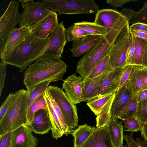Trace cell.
I'll list each match as a JSON object with an SVG mask.
<instances>
[{
	"label": "cell",
	"instance_id": "obj_16",
	"mask_svg": "<svg viewBox=\"0 0 147 147\" xmlns=\"http://www.w3.org/2000/svg\"><path fill=\"white\" fill-rule=\"evenodd\" d=\"M132 98L130 94L125 86L118 89L112 104L110 110L111 119H118V117Z\"/></svg>",
	"mask_w": 147,
	"mask_h": 147
},
{
	"label": "cell",
	"instance_id": "obj_6",
	"mask_svg": "<svg viewBox=\"0 0 147 147\" xmlns=\"http://www.w3.org/2000/svg\"><path fill=\"white\" fill-rule=\"evenodd\" d=\"M60 14H96L99 7L93 0H39Z\"/></svg>",
	"mask_w": 147,
	"mask_h": 147
},
{
	"label": "cell",
	"instance_id": "obj_9",
	"mask_svg": "<svg viewBox=\"0 0 147 147\" xmlns=\"http://www.w3.org/2000/svg\"><path fill=\"white\" fill-rule=\"evenodd\" d=\"M20 14L19 11V3L10 1L6 10L0 17V57L3 54L9 37L16 26L19 23Z\"/></svg>",
	"mask_w": 147,
	"mask_h": 147
},
{
	"label": "cell",
	"instance_id": "obj_22",
	"mask_svg": "<svg viewBox=\"0 0 147 147\" xmlns=\"http://www.w3.org/2000/svg\"><path fill=\"white\" fill-rule=\"evenodd\" d=\"M134 66V71L124 85L130 94L132 98L137 93L142 90L143 85V67L137 65Z\"/></svg>",
	"mask_w": 147,
	"mask_h": 147
},
{
	"label": "cell",
	"instance_id": "obj_29",
	"mask_svg": "<svg viewBox=\"0 0 147 147\" xmlns=\"http://www.w3.org/2000/svg\"><path fill=\"white\" fill-rule=\"evenodd\" d=\"M51 82L49 81L41 83L30 91L28 101V113L35 101L43 94L44 91L47 90Z\"/></svg>",
	"mask_w": 147,
	"mask_h": 147
},
{
	"label": "cell",
	"instance_id": "obj_31",
	"mask_svg": "<svg viewBox=\"0 0 147 147\" xmlns=\"http://www.w3.org/2000/svg\"><path fill=\"white\" fill-rule=\"evenodd\" d=\"M65 34L67 40L69 42H73L90 35L74 24L66 29Z\"/></svg>",
	"mask_w": 147,
	"mask_h": 147
},
{
	"label": "cell",
	"instance_id": "obj_26",
	"mask_svg": "<svg viewBox=\"0 0 147 147\" xmlns=\"http://www.w3.org/2000/svg\"><path fill=\"white\" fill-rule=\"evenodd\" d=\"M115 95V94L102 107L99 114L96 115V127L100 128L106 125L111 120L110 110Z\"/></svg>",
	"mask_w": 147,
	"mask_h": 147
},
{
	"label": "cell",
	"instance_id": "obj_41",
	"mask_svg": "<svg viewBox=\"0 0 147 147\" xmlns=\"http://www.w3.org/2000/svg\"><path fill=\"white\" fill-rule=\"evenodd\" d=\"M134 52L135 37L131 34L127 54L126 65H134Z\"/></svg>",
	"mask_w": 147,
	"mask_h": 147
},
{
	"label": "cell",
	"instance_id": "obj_46",
	"mask_svg": "<svg viewBox=\"0 0 147 147\" xmlns=\"http://www.w3.org/2000/svg\"><path fill=\"white\" fill-rule=\"evenodd\" d=\"M119 12L127 19L129 23L130 21L134 19L137 13V12L132 9L126 8H123Z\"/></svg>",
	"mask_w": 147,
	"mask_h": 147
},
{
	"label": "cell",
	"instance_id": "obj_13",
	"mask_svg": "<svg viewBox=\"0 0 147 147\" xmlns=\"http://www.w3.org/2000/svg\"><path fill=\"white\" fill-rule=\"evenodd\" d=\"M84 79L81 76L72 74L63 80L62 89L69 99L74 105L81 102Z\"/></svg>",
	"mask_w": 147,
	"mask_h": 147
},
{
	"label": "cell",
	"instance_id": "obj_15",
	"mask_svg": "<svg viewBox=\"0 0 147 147\" xmlns=\"http://www.w3.org/2000/svg\"><path fill=\"white\" fill-rule=\"evenodd\" d=\"M78 147H115L110 138L107 125L98 128Z\"/></svg>",
	"mask_w": 147,
	"mask_h": 147
},
{
	"label": "cell",
	"instance_id": "obj_34",
	"mask_svg": "<svg viewBox=\"0 0 147 147\" xmlns=\"http://www.w3.org/2000/svg\"><path fill=\"white\" fill-rule=\"evenodd\" d=\"M131 34L134 37H138L147 40V24L137 22L129 26Z\"/></svg>",
	"mask_w": 147,
	"mask_h": 147
},
{
	"label": "cell",
	"instance_id": "obj_40",
	"mask_svg": "<svg viewBox=\"0 0 147 147\" xmlns=\"http://www.w3.org/2000/svg\"><path fill=\"white\" fill-rule=\"evenodd\" d=\"M137 22L146 24L147 23V2H144L142 8L137 11L134 19L130 23L132 24Z\"/></svg>",
	"mask_w": 147,
	"mask_h": 147
},
{
	"label": "cell",
	"instance_id": "obj_12",
	"mask_svg": "<svg viewBox=\"0 0 147 147\" xmlns=\"http://www.w3.org/2000/svg\"><path fill=\"white\" fill-rule=\"evenodd\" d=\"M125 66L110 71L102 84L94 92L90 98L98 95L115 93L119 88L120 78Z\"/></svg>",
	"mask_w": 147,
	"mask_h": 147
},
{
	"label": "cell",
	"instance_id": "obj_27",
	"mask_svg": "<svg viewBox=\"0 0 147 147\" xmlns=\"http://www.w3.org/2000/svg\"><path fill=\"white\" fill-rule=\"evenodd\" d=\"M115 93L97 96L88 100L87 104L96 116L99 114L102 107Z\"/></svg>",
	"mask_w": 147,
	"mask_h": 147
},
{
	"label": "cell",
	"instance_id": "obj_45",
	"mask_svg": "<svg viewBox=\"0 0 147 147\" xmlns=\"http://www.w3.org/2000/svg\"><path fill=\"white\" fill-rule=\"evenodd\" d=\"M13 131L0 136V147H11Z\"/></svg>",
	"mask_w": 147,
	"mask_h": 147
},
{
	"label": "cell",
	"instance_id": "obj_28",
	"mask_svg": "<svg viewBox=\"0 0 147 147\" xmlns=\"http://www.w3.org/2000/svg\"><path fill=\"white\" fill-rule=\"evenodd\" d=\"M74 24L82 28L90 35H100L104 37L107 33L105 26L94 22L83 21L76 22Z\"/></svg>",
	"mask_w": 147,
	"mask_h": 147
},
{
	"label": "cell",
	"instance_id": "obj_30",
	"mask_svg": "<svg viewBox=\"0 0 147 147\" xmlns=\"http://www.w3.org/2000/svg\"><path fill=\"white\" fill-rule=\"evenodd\" d=\"M147 46V40L135 37V52L134 65L141 66L143 57Z\"/></svg>",
	"mask_w": 147,
	"mask_h": 147
},
{
	"label": "cell",
	"instance_id": "obj_18",
	"mask_svg": "<svg viewBox=\"0 0 147 147\" xmlns=\"http://www.w3.org/2000/svg\"><path fill=\"white\" fill-rule=\"evenodd\" d=\"M103 37L100 35H90L73 41L72 47L70 49L73 56L78 57L85 53L99 43Z\"/></svg>",
	"mask_w": 147,
	"mask_h": 147
},
{
	"label": "cell",
	"instance_id": "obj_17",
	"mask_svg": "<svg viewBox=\"0 0 147 147\" xmlns=\"http://www.w3.org/2000/svg\"><path fill=\"white\" fill-rule=\"evenodd\" d=\"M28 125L36 134L48 133L51 130L52 126L47 110L40 109L36 112L31 123Z\"/></svg>",
	"mask_w": 147,
	"mask_h": 147
},
{
	"label": "cell",
	"instance_id": "obj_24",
	"mask_svg": "<svg viewBox=\"0 0 147 147\" xmlns=\"http://www.w3.org/2000/svg\"><path fill=\"white\" fill-rule=\"evenodd\" d=\"M123 122L118 119H111L107 125L110 138L115 147H121L123 145L124 127Z\"/></svg>",
	"mask_w": 147,
	"mask_h": 147
},
{
	"label": "cell",
	"instance_id": "obj_50",
	"mask_svg": "<svg viewBox=\"0 0 147 147\" xmlns=\"http://www.w3.org/2000/svg\"><path fill=\"white\" fill-rule=\"evenodd\" d=\"M141 131V137L147 143V122L143 124Z\"/></svg>",
	"mask_w": 147,
	"mask_h": 147
},
{
	"label": "cell",
	"instance_id": "obj_36",
	"mask_svg": "<svg viewBox=\"0 0 147 147\" xmlns=\"http://www.w3.org/2000/svg\"><path fill=\"white\" fill-rule=\"evenodd\" d=\"M124 123V131L133 133L142 130L143 124L134 117L122 120Z\"/></svg>",
	"mask_w": 147,
	"mask_h": 147
},
{
	"label": "cell",
	"instance_id": "obj_7",
	"mask_svg": "<svg viewBox=\"0 0 147 147\" xmlns=\"http://www.w3.org/2000/svg\"><path fill=\"white\" fill-rule=\"evenodd\" d=\"M103 38L96 45L86 53L78 61L76 72L84 80L86 78L95 66L107 53L112 45Z\"/></svg>",
	"mask_w": 147,
	"mask_h": 147
},
{
	"label": "cell",
	"instance_id": "obj_42",
	"mask_svg": "<svg viewBox=\"0 0 147 147\" xmlns=\"http://www.w3.org/2000/svg\"><path fill=\"white\" fill-rule=\"evenodd\" d=\"M134 70L133 65H126L121 76L119 88L124 86L131 76Z\"/></svg>",
	"mask_w": 147,
	"mask_h": 147
},
{
	"label": "cell",
	"instance_id": "obj_2",
	"mask_svg": "<svg viewBox=\"0 0 147 147\" xmlns=\"http://www.w3.org/2000/svg\"><path fill=\"white\" fill-rule=\"evenodd\" d=\"M49 37L42 38L31 33L13 52L1 61L7 65L18 67L22 72L42 55L47 47Z\"/></svg>",
	"mask_w": 147,
	"mask_h": 147
},
{
	"label": "cell",
	"instance_id": "obj_38",
	"mask_svg": "<svg viewBox=\"0 0 147 147\" xmlns=\"http://www.w3.org/2000/svg\"><path fill=\"white\" fill-rule=\"evenodd\" d=\"M134 117L143 124L147 122V98L138 103L137 110Z\"/></svg>",
	"mask_w": 147,
	"mask_h": 147
},
{
	"label": "cell",
	"instance_id": "obj_48",
	"mask_svg": "<svg viewBox=\"0 0 147 147\" xmlns=\"http://www.w3.org/2000/svg\"><path fill=\"white\" fill-rule=\"evenodd\" d=\"M138 103L147 98V90H144L139 92L136 95Z\"/></svg>",
	"mask_w": 147,
	"mask_h": 147
},
{
	"label": "cell",
	"instance_id": "obj_47",
	"mask_svg": "<svg viewBox=\"0 0 147 147\" xmlns=\"http://www.w3.org/2000/svg\"><path fill=\"white\" fill-rule=\"evenodd\" d=\"M137 0H107L106 3L115 7H121L124 4L131 1H136Z\"/></svg>",
	"mask_w": 147,
	"mask_h": 147
},
{
	"label": "cell",
	"instance_id": "obj_35",
	"mask_svg": "<svg viewBox=\"0 0 147 147\" xmlns=\"http://www.w3.org/2000/svg\"><path fill=\"white\" fill-rule=\"evenodd\" d=\"M138 103L136 96L131 99L129 102L119 115L118 119L121 120L134 117L137 109Z\"/></svg>",
	"mask_w": 147,
	"mask_h": 147
},
{
	"label": "cell",
	"instance_id": "obj_20",
	"mask_svg": "<svg viewBox=\"0 0 147 147\" xmlns=\"http://www.w3.org/2000/svg\"><path fill=\"white\" fill-rule=\"evenodd\" d=\"M57 16L55 12H52L38 26L31 31V33L38 38H47L59 24Z\"/></svg>",
	"mask_w": 147,
	"mask_h": 147
},
{
	"label": "cell",
	"instance_id": "obj_52",
	"mask_svg": "<svg viewBox=\"0 0 147 147\" xmlns=\"http://www.w3.org/2000/svg\"><path fill=\"white\" fill-rule=\"evenodd\" d=\"M121 147H127V146L126 145H123Z\"/></svg>",
	"mask_w": 147,
	"mask_h": 147
},
{
	"label": "cell",
	"instance_id": "obj_4",
	"mask_svg": "<svg viewBox=\"0 0 147 147\" xmlns=\"http://www.w3.org/2000/svg\"><path fill=\"white\" fill-rule=\"evenodd\" d=\"M94 22L105 27V39L113 45L116 44L129 31V22L121 13L111 9H99Z\"/></svg>",
	"mask_w": 147,
	"mask_h": 147
},
{
	"label": "cell",
	"instance_id": "obj_25",
	"mask_svg": "<svg viewBox=\"0 0 147 147\" xmlns=\"http://www.w3.org/2000/svg\"><path fill=\"white\" fill-rule=\"evenodd\" d=\"M95 127H91L87 123L78 126L71 133L73 137L74 147H78L83 143L90 135L97 129Z\"/></svg>",
	"mask_w": 147,
	"mask_h": 147
},
{
	"label": "cell",
	"instance_id": "obj_14",
	"mask_svg": "<svg viewBox=\"0 0 147 147\" xmlns=\"http://www.w3.org/2000/svg\"><path fill=\"white\" fill-rule=\"evenodd\" d=\"M38 140L27 125L13 131L11 147H36Z\"/></svg>",
	"mask_w": 147,
	"mask_h": 147
},
{
	"label": "cell",
	"instance_id": "obj_43",
	"mask_svg": "<svg viewBox=\"0 0 147 147\" xmlns=\"http://www.w3.org/2000/svg\"><path fill=\"white\" fill-rule=\"evenodd\" d=\"M14 96V93H10L1 105L0 108V121H1L9 108Z\"/></svg>",
	"mask_w": 147,
	"mask_h": 147
},
{
	"label": "cell",
	"instance_id": "obj_21",
	"mask_svg": "<svg viewBox=\"0 0 147 147\" xmlns=\"http://www.w3.org/2000/svg\"><path fill=\"white\" fill-rule=\"evenodd\" d=\"M47 103V111L51 122L52 137L57 140L64 134V131L58 116L55 111L46 90L44 91Z\"/></svg>",
	"mask_w": 147,
	"mask_h": 147
},
{
	"label": "cell",
	"instance_id": "obj_44",
	"mask_svg": "<svg viewBox=\"0 0 147 147\" xmlns=\"http://www.w3.org/2000/svg\"><path fill=\"white\" fill-rule=\"evenodd\" d=\"M7 64L1 61L0 63V96L4 87L6 76V66Z\"/></svg>",
	"mask_w": 147,
	"mask_h": 147
},
{
	"label": "cell",
	"instance_id": "obj_8",
	"mask_svg": "<svg viewBox=\"0 0 147 147\" xmlns=\"http://www.w3.org/2000/svg\"><path fill=\"white\" fill-rule=\"evenodd\" d=\"M46 91L59 108L72 133L78 126V121L76 106L69 99L63 90L60 88L50 85Z\"/></svg>",
	"mask_w": 147,
	"mask_h": 147
},
{
	"label": "cell",
	"instance_id": "obj_10",
	"mask_svg": "<svg viewBox=\"0 0 147 147\" xmlns=\"http://www.w3.org/2000/svg\"><path fill=\"white\" fill-rule=\"evenodd\" d=\"M130 36L129 31L123 38L109 49L107 54L109 56L108 66L110 71L126 65L127 54Z\"/></svg>",
	"mask_w": 147,
	"mask_h": 147
},
{
	"label": "cell",
	"instance_id": "obj_11",
	"mask_svg": "<svg viewBox=\"0 0 147 147\" xmlns=\"http://www.w3.org/2000/svg\"><path fill=\"white\" fill-rule=\"evenodd\" d=\"M65 30L63 21L59 23L55 29L49 37L47 47L42 55L48 54L60 59L62 58V55L67 41Z\"/></svg>",
	"mask_w": 147,
	"mask_h": 147
},
{
	"label": "cell",
	"instance_id": "obj_39",
	"mask_svg": "<svg viewBox=\"0 0 147 147\" xmlns=\"http://www.w3.org/2000/svg\"><path fill=\"white\" fill-rule=\"evenodd\" d=\"M123 139L126 142L127 147H147V143L138 137L135 138L133 133L129 135H123Z\"/></svg>",
	"mask_w": 147,
	"mask_h": 147
},
{
	"label": "cell",
	"instance_id": "obj_33",
	"mask_svg": "<svg viewBox=\"0 0 147 147\" xmlns=\"http://www.w3.org/2000/svg\"><path fill=\"white\" fill-rule=\"evenodd\" d=\"M109 60V56L107 53L95 66L87 78L84 80V81L97 77L106 71H110L108 66Z\"/></svg>",
	"mask_w": 147,
	"mask_h": 147
},
{
	"label": "cell",
	"instance_id": "obj_5",
	"mask_svg": "<svg viewBox=\"0 0 147 147\" xmlns=\"http://www.w3.org/2000/svg\"><path fill=\"white\" fill-rule=\"evenodd\" d=\"M23 9L20 14L19 21L20 28L25 27L31 31L38 26L52 12L50 7L38 0L19 1Z\"/></svg>",
	"mask_w": 147,
	"mask_h": 147
},
{
	"label": "cell",
	"instance_id": "obj_51",
	"mask_svg": "<svg viewBox=\"0 0 147 147\" xmlns=\"http://www.w3.org/2000/svg\"><path fill=\"white\" fill-rule=\"evenodd\" d=\"M141 66L147 68V46L143 57Z\"/></svg>",
	"mask_w": 147,
	"mask_h": 147
},
{
	"label": "cell",
	"instance_id": "obj_49",
	"mask_svg": "<svg viewBox=\"0 0 147 147\" xmlns=\"http://www.w3.org/2000/svg\"><path fill=\"white\" fill-rule=\"evenodd\" d=\"M143 85L142 90H147V68L143 67Z\"/></svg>",
	"mask_w": 147,
	"mask_h": 147
},
{
	"label": "cell",
	"instance_id": "obj_37",
	"mask_svg": "<svg viewBox=\"0 0 147 147\" xmlns=\"http://www.w3.org/2000/svg\"><path fill=\"white\" fill-rule=\"evenodd\" d=\"M47 93L53 106L59 118L64 131V134L67 136L68 135L71 134V133L66 123L62 113L53 98L47 92Z\"/></svg>",
	"mask_w": 147,
	"mask_h": 147
},
{
	"label": "cell",
	"instance_id": "obj_32",
	"mask_svg": "<svg viewBox=\"0 0 147 147\" xmlns=\"http://www.w3.org/2000/svg\"><path fill=\"white\" fill-rule=\"evenodd\" d=\"M40 109L47 110V106L44 94L39 96L35 101L28 113L27 125L31 124L35 113Z\"/></svg>",
	"mask_w": 147,
	"mask_h": 147
},
{
	"label": "cell",
	"instance_id": "obj_3",
	"mask_svg": "<svg viewBox=\"0 0 147 147\" xmlns=\"http://www.w3.org/2000/svg\"><path fill=\"white\" fill-rule=\"evenodd\" d=\"M30 91L20 89L14 93L11 103L0 121V136L27 124L28 101Z\"/></svg>",
	"mask_w": 147,
	"mask_h": 147
},
{
	"label": "cell",
	"instance_id": "obj_23",
	"mask_svg": "<svg viewBox=\"0 0 147 147\" xmlns=\"http://www.w3.org/2000/svg\"><path fill=\"white\" fill-rule=\"evenodd\" d=\"M110 72L106 71L97 77L83 81L81 102L88 101L91 98L94 92L102 84Z\"/></svg>",
	"mask_w": 147,
	"mask_h": 147
},
{
	"label": "cell",
	"instance_id": "obj_1",
	"mask_svg": "<svg viewBox=\"0 0 147 147\" xmlns=\"http://www.w3.org/2000/svg\"><path fill=\"white\" fill-rule=\"evenodd\" d=\"M67 67L57 57L48 54L43 55L29 65L24 72L23 83L27 90L30 91L44 82L61 80Z\"/></svg>",
	"mask_w": 147,
	"mask_h": 147
},
{
	"label": "cell",
	"instance_id": "obj_19",
	"mask_svg": "<svg viewBox=\"0 0 147 147\" xmlns=\"http://www.w3.org/2000/svg\"><path fill=\"white\" fill-rule=\"evenodd\" d=\"M31 33L30 29L25 27L14 29L8 39L1 60L10 54Z\"/></svg>",
	"mask_w": 147,
	"mask_h": 147
}]
</instances>
